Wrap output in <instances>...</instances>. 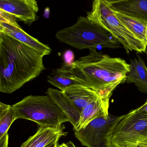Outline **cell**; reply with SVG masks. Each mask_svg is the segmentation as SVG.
Masks as SVG:
<instances>
[{"instance_id": "1", "label": "cell", "mask_w": 147, "mask_h": 147, "mask_svg": "<svg viewBox=\"0 0 147 147\" xmlns=\"http://www.w3.org/2000/svg\"><path fill=\"white\" fill-rule=\"evenodd\" d=\"M96 49H89V55L64 65L72 78L97 92L109 109L114 90L126 82L130 64L121 58L111 57Z\"/></svg>"}, {"instance_id": "2", "label": "cell", "mask_w": 147, "mask_h": 147, "mask_svg": "<svg viewBox=\"0 0 147 147\" xmlns=\"http://www.w3.org/2000/svg\"><path fill=\"white\" fill-rule=\"evenodd\" d=\"M44 55L0 32V92L10 94L45 69Z\"/></svg>"}, {"instance_id": "3", "label": "cell", "mask_w": 147, "mask_h": 147, "mask_svg": "<svg viewBox=\"0 0 147 147\" xmlns=\"http://www.w3.org/2000/svg\"><path fill=\"white\" fill-rule=\"evenodd\" d=\"M59 41L78 50L104 48L117 49L121 43L102 25L88 17L80 16L76 24L58 31Z\"/></svg>"}, {"instance_id": "4", "label": "cell", "mask_w": 147, "mask_h": 147, "mask_svg": "<svg viewBox=\"0 0 147 147\" xmlns=\"http://www.w3.org/2000/svg\"><path fill=\"white\" fill-rule=\"evenodd\" d=\"M16 119H24L41 126L54 128L61 127L69 122L64 112L50 95L30 96L12 105Z\"/></svg>"}, {"instance_id": "5", "label": "cell", "mask_w": 147, "mask_h": 147, "mask_svg": "<svg viewBox=\"0 0 147 147\" xmlns=\"http://www.w3.org/2000/svg\"><path fill=\"white\" fill-rule=\"evenodd\" d=\"M87 17L102 25L123 45L127 53L146 52L147 46L123 24L110 6L104 0H94Z\"/></svg>"}, {"instance_id": "6", "label": "cell", "mask_w": 147, "mask_h": 147, "mask_svg": "<svg viewBox=\"0 0 147 147\" xmlns=\"http://www.w3.org/2000/svg\"><path fill=\"white\" fill-rule=\"evenodd\" d=\"M147 136V113L133 110L115 127L110 147H131L144 140Z\"/></svg>"}, {"instance_id": "7", "label": "cell", "mask_w": 147, "mask_h": 147, "mask_svg": "<svg viewBox=\"0 0 147 147\" xmlns=\"http://www.w3.org/2000/svg\"><path fill=\"white\" fill-rule=\"evenodd\" d=\"M123 116L102 114L83 128L74 131L75 136L85 146L110 147L114 129Z\"/></svg>"}, {"instance_id": "8", "label": "cell", "mask_w": 147, "mask_h": 147, "mask_svg": "<svg viewBox=\"0 0 147 147\" xmlns=\"http://www.w3.org/2000/svg\"><path fill=\"white\" fill-rule=\"evenodd\" d=\"M0 12V32L37 50L44 56L51 53V49L48 45L40 42L22 29L14 16L1 11Z\"/></svg>"}, {"instance_id": "9", "label": "cell", "mask_w": 147, "mask_h": 147, "mask_svg": "<svg viewBox=\"0 0 147 147\" xmlns=\"http://www.w3.org/2000/svg\"><path fill=\"white\" fill-rule=\"evenodd\" d=\"M37 0H0V11L30 26L39 11Z\"/></svg>"}, {"instance_id": "10", "label": "cell", "mask_w": 147, "mask_h": 147, "mask_svg": "<svg viewBox=\"0 0 147 147\" xmlns=\"http://www.w3.org/2000/svg\"><path fill=\"white\" fill-rule=\"evenodd\" d=\"M64 125L59 128L40 126L37 132L21 145L20 147H45L56 140H59L67 133Z\"/></svg>"}, {"instance_id": "11", "label": "cell", "mask_w": 147, "mask_h": 147, "mask_svg": "<svg viewBox=\"0 0 147 147\" xmlns=\"http://www.w3.org/2000/svg\"><path fill=\"white\" fill-rule=\"evenodd\" d=\"M63 92L73 102L80 114L89 104L102 98L97 92L82 85H72L67 87Z\"/></svg>"}, {"instance_id": "12", "label": "cell", "mask_w": 147, "mask_h": 147, "mask_svg": "<svg viewBox=\"0 0 147 147\" xmlns=\"http://www.w3.org/2000/svg\"><path fill=\"white\" fill-rule=\"evenodd\" d=\"M47 93L52 97L64 112L73 128L76 127L79 121L81 114L70 98L64 92L53 88H49Z\"/></svg>"}, {"instance_id": "13", "label": "cell", "mask_w": 147, "mask_h": 147, "mask_svg": "<svg viewBox=\"0 0 147 147\" xmlns=\"http://www.w3.org/2000/svg\"><path fill=\"white\" fill-rule=\"evenodd\" d=\"M126 82L134 83L140 91L147 94V67L140 56L130 60V70Z\"/></svg>"}, {"instance_id": "14", "label": "cell", "mask_w": 147, "mask_h": 147, "mask_svg": "<svg viewBox=\"0 0 147 147\" xmlns=\"http://www.w3.org/2000/svg\"><path fill=\"white\" fill-rule=\"evenodd\" d=\"M110 7L114 11L147 22V0H127Z\"/></svg>"}, {"instance_id": "15", "label": "cell", "mask_w": 147, "mask_h": 147, "mask_svg": "<svg viewBox=\"0 0 147 147\" xmlns=\"http://www.w3.org/2000/svg\"><path fill=\"white\" fill-rule=\"evenodd\" d=\"M102 114L109 115L108 109L105 107L102 98L91 102L83 109L80 115V119L74 131L83 128L93 119Z\"/></svg>"}, {"instance_id": "16", "label": "cell", "mask_w": 147, "mask_h": 147, "mask_svg": "<svg viewBox=\"0 0 147 147\" xmlns=\"http://www.w3.org/2000/svg\"><path fill=\"white\" fill-rule=\"evenodd\" d=\"M115 13L123 24L138 39L147 46L146 31L147 22L123 13L114 11Z\"/></svg>"}, {"instance_id": "17", "label": "cell", "mask_w": 147, "mask_h": 147, "mask_svg": "<svg viewBox=\"0 0 147 147\" xmlns=\"http://www.w3.org/2000/svg\"><path fill=\"white\" fill-rule=\"evenodd\" d=\"M47 80L50 84L62 91L72 85H81L79 82L72 78L64 64L50 74Z\"/></svg>"}, {"instance_id": "18", "label": "cell", "mask_w": 147, "mask_h": 147, "mask_svg": "<svg viewBox=\"0 0 147 147\" xmlns=\"http://www.w3.org/2000/svg\"><path fill=\"white\" fill-rule=\"evenodd\" d=\"M16 120L12 105L0 103V138L7 133L11 124Z\"/></svg>"}, {"instance_id": "19", "label": "cell", "mask_w": 147, "mask_h": 147, "mask_svg": "<svg viewBox=\"0 0 147 147\" xmlns=\"http://www.w3.org/2000/svg\"><path fill=\"white\" fill-rule=\"evenodd\" d=\"M8 134L7 133L0 138V147H8Z\"/></svg>"}, {"instance_id": "20", "label": "cell", "mask_w": 147, "mask_h": 147, "mask_svg": "<svg viewBox=\"0 0 147 147\" xmlns=\"http://www.w3.org/2000/svg\"><path fill=\"white\" fill-rule=\"evenodd\" d=\"M110 6H111L113 4H116L125 1L127 0H104Z\"/></svg>"}, {"instance_id": "21", "label": "cell", "mask_w": 147, "mask_h": 147, "mask_svg": "<svg viewBox=\"0 0 147 147\" xmlns=\"http://www.w3.org/2000/svg\"><path fill=\"white\" fill-rule=\"evenodd\" d=\"M57 147H76L74 143L70 141L67 143H63L61 145H58Z\"/></svg>"}, {"instance_id": "22", "label": "cell", "mask_w": 147, "mask_h": 147, "mask_svg": "<svg viewBox=\"0 0 147 147\" xmlns=\"http://www.w3.org/2000/svg\"><path fill=\"white\" fill-rule=\"evenodd\" d=\"M133 147H147V142L145 141H141L136 143Z\"/></svg>"}, {"instance_id": "23", "label": "cell", "mask_w": 147, "mask_h": 147, "mask_svg": "<svg viewBox=\"0 0 147 147\" xmlns=\"http://www.w3.org/2000/svg\"><path fill=\"white\" fill-rule=\"evenodd\" d=\"M137 109L140 111L147 113V102L140 107L137 108Z\"/></svg>"}, {"instance_id": "24", "label": "cell", "mask_w": 147, "mask_h": 147, "mask_svg": "<svg viewBox=\"0 0 147 147\" xmlns=\"http://www.w3.org/2000/svg\"><path fill=\"white\" fill-rule=\"evenodd\" d=\"M59 140H56L54 141L50 144H48L45 147H57L58 146V142Z\"/></svg>"}, {"instance_id": "25", "label": "cell", "mask_w": 147, "mask_h": 147, "mask_svg": "<svg viewBox=\"0 0 147 147\" xmlns=\"http://www.w3.org/2000/svg\"><path fill=\"white\" fill-rule=\"evenodd\" d=\"M146 42H147V26L146 28Z\"/></svg>"}, {"instance_id": "26", "label": "cell", "mask_w": 147, "mask_h": 147, "mask_svg": "<svg viewBox=\"0 0 147 147\" xmlns=\"http://www.w3.org/2000/svg\"><path fill=\"white\" fill-rule=\"evenodd\" d=\"M143 141V140H142ZM144 141H145L147 142V136L146 137V139H145V140H144Z\"/></svg>"}, {"instance_id": "27", "label": "cell", "mask_w": 147, "mask_h": 147, "mask_svg": "<svg viewBox=\"0 0 147 147\" xmlns=\"http://www.w3.org/2000/svg\"><path fill=\"white\" fill-rule=\"evenodd\" d=\"M133 147V146H131V147Z\"/></svg>"}, {"instance_id": "28", "label": "cell", "mask_w": 147, "mask_h": 147, "mask_svg": "<svg viewBox=\"0 0 147 147\" xmlns=\"http://www.w3.org/2000/svg\"><path fill=\"white\" fill-rule=\"evenodd\" d=\"M146 54H147V53H146Z\"/></svg>"}]
</instances>
